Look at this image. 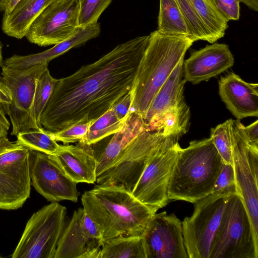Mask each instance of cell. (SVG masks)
<instances>
[{
    "label": "cell",
    "instance_id": "obj_13",
    "mask_svg": "<svg viewBox=\"0 0 258 258\" xmlns=\"http://www.w3.org/2000/svg\"><path fill=\"white\" fill-rule=\"evenodd\" d=\"M80 11V0H54L35 19L25 37L40 46L64 41L79 27Z\"/></svg>",
    "mask_w": 258,
    "mask_h": 258
},
{
    "label": "cell",
    "instance_id": "obj_21",
    "mask_svg": "<svg viewBox=\"0 0 258 258\" xmlns=\"http://www.w3.org/2000/svg\"><path fill=\"white\" fill-rule=\"evenodd\" d=\"M101 31L98 22L80 26L71 37L41 52L27 55H14L5 59L4 64L11 68L24 69L38 64H48L52 59L98 36Z\"/></svg>",
    "mask_w": 258,
    "mask_h": 258
},
{
    "label": "cell",
    "instance_id": "obj_36",
    "mask_svg": "<svg viewBox=\"0 0 258 258\" xmlns=\"http://www.w3.org/2000/svg\"><path fill=\"white\" fill-rule=\"evenodd\" d=\"M217 13L227 22L238 20L240 16L239 0H209Z\"/></svg>",
    "mask_w": 258,
    "mask_h": 258
},
{
    "label": "cell",
    "instance_id": "obj_7",
    "mask_svg": "<svg viewBox=\"0 0 258 258\" xmlns=\"http://www.w3.org/2000/svg\"><path fill=\"white\" fill-rule=\"evenodd\" d=\"M47 67V64H38L20 69L3 64L2 80L10 90L11 101L2 106L10 119L12 135L42 128L36 120L33 102L37 81Z\"/></svg>",
    "mask_w": 258,
    "mask_h": 258
},
{
    "label": "cell",
    "instance_id": "obj_32",
    "mask_svg": "<svg viewBox=\"0 0 258 258\" xmlns=\"http://www.w3.org/2000/svg\"><path fill=\"white\" fill-rule=\"evenodd\" d=\"M191 33L193 41L204 40L209 38L203 24L189 0H175Z\"/></svg>",
    "mask_w": 258,
    "mask_h": 258
},
{
    "label": "cell",
    "instance_id": "obj_29",
    "mask_svg": "<svg viewBox=\"0 0 258 258\" xmlns=\"http://www.w3.org/2000/svg\"><path fill=\"white\" fill-rule=\"evenodd\" d=\"M17 142L29 148L49 155H55L60 145L54 139L51 132L44 128L30 129L17 136Z\"/></svg>",
    "mask_w": 258,
    "mask_h": 258
},
{
    "label": "cell",
    "instance_id": "obj_28",
    "mask_svg": "<svg viewBox=\"0 0 258 258\" xmlns=\"http://www.w3.org/2000/svg\"><path fill=\"white\" fill-rule=\"evenodd\" d=\"M127 119H119L111 108L94 120L78 142L89 145L94 144L119 131Z\"/></svg>",
    "mask_w": 258,
    "mask_h": 258
},
{
    "label": "cell",
    "instance_id": "obj_8",
    "mask_svg": "<svg viewBox=\"0 0 258 258\" xmlns=\"http://www.w3.org/2000/svg\"><path fill=\"white\" fill-rule=\"evenodd\" d=\"M30 150L7 136L0 139V210H16L29 198Z\"/></svg>",
    "mask_w": 258,
    "mask_h": 258
},
{
    "label": "cell",
    "instance_id": "obj_38",
    "mask_svg": "<svg viewBox=\"0 0 258 258\" xmlns=\"http://www.w3.org/2000/svg\"><path fill=\"white\" fill-rule=\"evenodd\" d=\"M242 131L247 144L252 148L258 149V120L246 126L243 124Z\"/></svg>",
    "mask_w": 258,
    "mask_h": 258
},
{
    "label": "cell",
    "instance_id": "obj_6",
    "mask_svg": "<svg viewBox=\"0 0 258 258\" xmlns=\"http://www.w3.org/2000/svg\"><path fill=\"white\" fill-rule=\"evenodd\" d=\"M66 208L51 202L32 214L27 221L12 258H54L66 225Z\"/></svg>",
    "mask_w": 258,
    "mask_h": 258
},
{
    "label": "cell",
    "instance_id": "obj_37",
    "mask_svg": "<svg viewBox=\"0 0 258 258\" xmlns=\"http://www.w3.org/2000/svg\"><path fill=\"white\" fill-rule=\"evenodd\" d=\"M132 102L131 91L122 97L111 108L117 117L120 119H126L132 112Z\"/></svg>",
    "mask_w": 258,
    "mask_h": 258
},
{
    "label": "cell",
    "instance_id": "obj_43",
    "mask_svg": "<svg viewBox=\"0 0 258 258\" xmlns=\"http://www.w3.org/2000/svg\"><path fill=\"white\" fill-rule=\"evenodd\" d=\"M2 257H3L0 255V258H2Z\"/></svg>",
    "mask_w": 258,
    "mask_h": 258
},
{
    "label": "cell",
    "instance_id": "obj_4",
    "mask_svg": "<svg viewBox=\"0 0 258 258\" xmlns=\"http://www.w3.org/2000/svg\"><path fill=\"white\" fill-rule=\"evenodd\" d=\"M149 36L131 91V110L143 119L158 90L194 42L190 38L165 35L157 30Z\"/></svg>",
    "mask_w": 258,
    "mask_h": 258
},
{
    "label": "cell",
    "instance_id": "obj_11",
    "mask_svg": "<svg viewBox=\"0 0 258 258\" xmlns=\"http://www.w3.org/2000/svg\"><path fill=\"white\" fill-rule=\"evenodd\" d=\"M239 119L232 120V166L239 195L243 199L258 239V149L249 146Z\"/></svg>",
    "mask_w": 258,
    "mask_h": 258
},
{
    "label": "cell",
    "instance_id": "obj_3",
    "mask_svg": "<svg viewBox=\"0 0 258 258\" xmlns=\"http://www.w3.org/2000/svg\"><path fill=\"white\" fill-rule=\"evenodd\" d=\"M177 157L168 187L169 200L191 203L212 192L225 163L211 138L189 143L185 148L176 143Z\"/></svg>",
    "mask_w": 258,
    "mask_h": 258
},
{
    "label": "cell",
    "instance_id": "obj_31",
    "mask_svg": "<svg viewBox=\"0 0 258 258\" xmlns=\"http://www.w3.org/2000/svg\"><path fill=\"white\" fill-rule=\"evenodd\" d=\"M231 119L211 130L210 138L224 162L232 165Z\"/></svg>",
    "mask_w": 258,
    "mask_h": 258
},
{
    "label": "cell",
    "instance_id": "obj_33",
    "mask_svg": "<svg viewBox=\"0 0 258 258\" xmlns=\"http://www.w3.org/2000/svg\"><path fill=\"white\" fill-rule=\"evenodd\" d=\"M112 1L80 0V26H84L97 22L101 14Z\"/></svg>",
    "mask_w": 258,
    "mask_h": 258
},
{
    "label": "cell",
    "instance_id": "obj_22",
    "mask_svg": "<svg viewBox=\"0 0 258 258\" xmlns=\"http://www.w3.org/2000/svg\"><path fill=\"white\" fill-rule=\"evenodd\" d=\"M54 0H20L8 13H3L2 29L7 35L17 39L25 37L30 27Z\"/></svg>",
    "mask_w": 258,
    "mask_h": 258
},
{
    "label": "cell",
    "instance_id": "obj_16",
    "mask_svg": "<svg viewBox=\"0 0 258 258\" xmlns=\"http://www.w3.org/2000/svg\"><path fill=\"white\" fill-rule=\"evenodd\" d=\"M143 238L146 258H188L182 223L174 214L155 213Z\"/></svg>",
    "mask_w": 258,
    "mask_h": 258
},
{
    "label": "cell",
    "instance_id": "obj_20",
    "mask_svg": "<svg viewBox=\"0 0 258 258\" xmlns=\"http://www.w3.org/2000/svg\"><path fill=\"white\" fill-rule=\"evenodd\" d=\"M49 156L75 182H96L97 163L92 145L79 142L76 145H60L57 152Z\"/></svg>",
    "mask_w": 258,
    "mask_h": 258
},
{
    "label": "cell",
    "instance_id": "obj_23",
    "mask_svg": "<svg viewBox=\"0 0 258 258\" xmlns=\"http://www.w3.org/2000/svg\"><path fill=\"white\" fill-rule=\"evenodd\" d=\"M183 61L184 59L179 62L153 98L144 119L146 125L184 99L183 89L186 81L183 78Z\"/></svg>",
    "mask_w": 258,
    "mask_h": 258
},
{
    "label": "cell",
    "instance_id": "obj_10",
    "mask_svg": "<svg viewBox=\"0 0 258 258\" xmlns=\"http://www.w3.org/2000/svg\"><path fill=\"white\" fill-rule=\"evenodd\" d=\"M229 196L211 194L194 203L192 215L185 217L181 222L184 244L188 258H210Z\"/></svg>",
    "mask_w": 258,
    "mask_h": 258
},
{
    "label": "cell",
    "instance_id": "obj_24",
    "mask_svg": "<svg viewBox=\"0 0 258 258\" xmlns=\"http://www.w3.org/2000/svg\"><path fill=\"white\" fill-rule=\"evenodd\" d=\"M189 118V107L183 99L148 123L147 130L151 132L161 131L165 136L179 139L187 132Z\"/></svg>",
    "mask_w": 258,
    "mask_h": 258
},
{
    "label": "cell",
    "instance_id": "obj_30",
    "mask_svg": "<svg viewBox=\"0 0 258 258\" xmlns=\"http://www.w3.org/2000/svg\"><path fill=\"white\" fill-rule=\"evenodd\" d=\"M58 80V79L51 76L47 68L37 81L34 95L33 110L37 122L41 127H42L40 123L41 116Z\"/></svg>",
    "mask_w": 258,
    "mask_h": 258
},
{
    "label": "cell",
    "instance_id": "obj_35",
    "mask_svg": "<svg viewBox=\"0 0 258 258\" xmlns=\"http://www.w3.org/2000/svg\"><path fill=\"white\" fill-rule=\"evenodd\" d=\"M95 120L73 124L60 131L51 132V134L56 142H62L64 145L78 142L87 133Z\"/></svg>",
    "mask_w": 258,
    "mask_h": 258
},
{
    "label": "cell",
    "instance_id": "obj_41",
    "mask_svg": "<svg viewBox=\"0 0 258 258\" xmlns=\"http://www.w3.org/2000/svg\"><path fill=\"white\" fill-rule=\"evenodd\" d=\"M247 6L249 9L255 11H258V0H239Z\"/></svg>",
    "mask_w": 258,
    "mask_h": 258
},
{
    "label": "cell",
    "instance_id": "obj_25",
    "mask_svg": "<svg viewBox=\"0 0 258 258\" xmlns=\"http://www.w3.org/2000/svg\"><path fill=\"white\" fill-rule=\"evenodd\" d=\"M157 30L163 35L192 39L187 23L175 0H160Z\"/></svg>",
    "mask_w": 258,
    "mask_h": 258
},
{
    "label": "cell",
    "instance_id": "obj_17",
    "mask_svg": "<svg viewBox=\"0 0 258 258\" xmlns=\"http://www.w3.org/2000/svg\"><path fill=\"white\" fill-rule=\"evenodd\" d=\"M233 56L229 46L213 43L193 51L183 62V78L197 84L215 77L233 66Z\"/></svg>",
    "mask_w": 258,
    "mask_h": 258
},
{
    "label": "cell",
    "instance_id": "obj_34",
    "mask_svg": "<svg viewBox=\"0 0 258 258\" xmlns=\"http://www.w3.org/2000/svg\"><path fill=\"white\" fill-rule=\"evenodd\" d=\"M211 194H238L232 165L224 163L215 182Z\"/></svg>",
    "mask_w": 258,
    "mask_h": 258
},
{
    "label": "cell",
    "instance_id": "obj_9",
    "mask_svg": "<svg viewBox=\"0 0 258 258\" xmlns=\"http://www.w3.org/2000/svg\"><path fill=\"white\" fill-rule=\"evenodd\" d=\"M178 140L167 137L153 151L132 191L154 213L169 202L168 187L177 157Z\"/></svg>",
    "mask_w": 258,
    "mask_h": 258
},
{
    "label": "cell",
    "instance_id": "obj_26",
    "mask_svg": "<svg viewBox=\"0 0 258 258\" xmlns=\"http://www.w3.org/2000/svg\"><path fill=\"white\" fill-rule=\"evenodd\" d=\"M100 258H146L143 236H121L104 243Z\"/></svg>",
    "mask_w": 258,
    "mask_h": 258
},
{
    "label": "cell",
    "instance_id": "obj_1",
    "mask_svg": "<svg viewBox=\"0 0 258 258\" xmlns=\"http://www.w3.org/2000/svg\"><path fill=\"white\" fill-rule=\"evenodd\" d=\"M149 35L116 46L92 63L58 79L40 117L46 131L54 133L96 119L133 88Z\"/></svg>",
    "mask_w": 258,
    "mask_h": 258
},
{
    "label": "cell",
    "instance_id": "obj_19",
    "mask_svg": "<svg viewBox=\"0 0 258 258\" xmlns=\"http://www.w3.org/2000/svg\"><path fill=\"white\" fill-rule=\"evenodd\" d=\"M146 129L147 125L143 118L132 111L122 127L113 134L110 140L103 144L98 142L92 145L97 163V177L110 167L138 136Z\"/></svg>",
    "mask_w": 258,
    "mask_h": 258
},
{
    "label": "cell",
    "instance_id": "obj_12",
    "mask_svg": "<svg viewBox=\"0 0 258 258\" xmlns=\"http://www.w3.org/2000/svg\"><path fill=\"white\" fill-rule=\"evenodd\" d=\"M167 137L161 131L144 130L110 167L97 177L96 182L121 185L132 192L151 154Z\"/></svg>",
    "mask_w": 258,
    "mask_h": 258
},
{
    "label": "cell",
    "instance_id": "obj_42",
    "mask_svg": "<svg viewBox=\"0 0 258 258\" xmlns=\"http://www.w3.org/2000/svg\"><path fill=\"white\" fill-rule=\"evenodd\" d=\"M2 48H3V45L0 41V67H2L3 64V56H2Z\"/></svg>",
    "mask_w": 258,
    "mask_h": 258
},
{
    "label": "cell",
    "instance_id": "obj_15",
    "mask_svg": "<svg viewBox=\"0 0 258 258\" xmlns=\"http://www.w3.org/2000/svg\"><path fill=\"white\" fill-rule=\"evenodd\" d=\"M29 170L32 185L48 201H78L77 183L64 173L49 155L30 150Z\"/></svg>",
    "mask_w": 258,
    "mask_h": 258
},
{
    "label": "cell",
    "instance_id": "obj_39",
    "mask_svg": "<svg viewBox=\"0 0 258 258\" xmlns=\"http://www.w3.org/2000/svg\"><path fill=\"white\" fill-rule=\"evenodd\" d=\"M11 101V95L10 90L4 83L2 77L0 75V104H7Z\"/></svg>",
    "mask_w": 258,
    "mask_h": 258
},
{
    "label": "cell",
    "instance_id": "obj_40",
    "mask_svg": "<svg viewBox=\"0 0 258 258\" xmlns=\"http://www.w3.org/2000/svg\"><path fill=\"white\" fill-rule=\"evenodd\" d=\"M20 0H0V12L8 13Z\"/></svg>",
    "mask_w": 258,
    "mask_h": 258
},
{
    "label": "cell",
    "instance_id": "obj_14",
    "mask_svg": "<svg viewBox=\"0 0 258 258\" xmlns=\"http://www.w3.org/2000/svg\"><path fill=\"white\" fill-rule=\"evenodd\" d=\"M99 229L83 208L74 211L58 241L54 258H100Z\"/></svg>",
    "mask_w": 258,
    "mask_h": 258
},
{
    "label": "cell",
    "instance_id": "obj_5",
    "mask_svg": "<svg viewBox=\"0 0 258 258\" xmlns=\"http://www.w3.org/2000/svg\"><path fill=\"white\" fill-rule=\"evenodd\" d=\"M210 258H258V239L238 194L227 200Z\"/></svg>",
    "mask_w": 258,
    "mask_h": 258
},
{
    "label": "cell",
    "instance_id": "obj_27",
    "mask_svg": "<svg viewBox=\"0 0 258 258\" xmlns=\"http://www.w3.org/2000/svg\"><path fill=\"white\" fill-rule=\"evenodd\" d=\"M207 31L209 42L223 37L228 28L225 21L215 10L209 0H189Z\"/></svg>",
    "mask_w": 258,
    "mask_h": 258
},
{
    "label": "cell",
    "instance_id": "obj_2",
    "mask_svg": "<svg viewBox=\"0 0 258 258\" xmlns=\"http://www.w3.org/2000/svg\"><path fill=\"white\" fill-rule=\"evenodd\" d=\"M85 212L103 244L121 236H143L155 214L121 185L97 184L82 196Z\"/></svg>",
    "mask_w": 258,
    "mask_h": 258
},
{
    "label": "cell",
    "instance_id": "obj_18",
    "mask_svg": "<svg viewBox=\"0 0 258 258\" xmlns=\"http://www.w3.org/2000/svg\"><path fill=\"white\" fill-rule=\"evenodd\" d=\"M219 93L227 108L237 119L258 116V84L248 83L233 72L221 77Z\"/></svg>",
    "mask_w": 258,
    "mask_h": 258
}]
</instances>
